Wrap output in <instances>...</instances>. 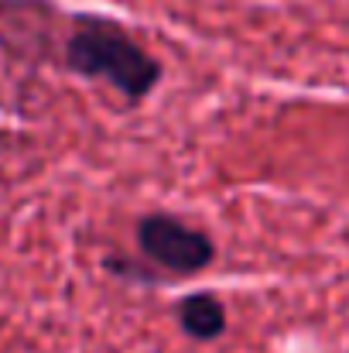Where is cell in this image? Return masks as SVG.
Here are the masks:
<instances>
[{
    "mask_svg": "<svg viewBox=\"0 0 349 353\" xmlns=\"http://www.w3.org/2000/svg\"><path fill=\"white\" fill-rule=\"evenodd\" d=\"M175 319L182 326V333L189 340H199V343H213L226 333L230 326V312L223 305V299L216 292H192L185 295L178 305H175Z\"/></svg>",
    "mask_w": 349,
    "mask_h": 353,
    "instance_id": "cell-3",
    "label": "cell"
},
{
    "mask_svg": "<svg viewBox=\"0 0 349 353\" xmlns=\"http://www.w3.org/2000/svg\"><path fill=\"white\" fill-rule=\"evenodd\" d=\"M62 62L72 76L114 86L130 107L144 103L165 76L161 62L127 28L100 14H79L72 21Z\"/></svg>",
    "mask_w": 349,
    "mask_h": 353,
    "instance_id": "cell-1",
    "label": "cell"
},
{
    "mask_svg": "<svg viewBox=\"0 0 349 353\" xmlns=\"http://www.w3.org/2000/svg\"><path fill=\"white\" fill-rule=\"evenodd\" d=\"M137 247L154 271L189 278L216 261V240L168 213H147L137 223Z\"/></svg>",
    "mask_w": 349,
    "mask_h": 353,
    "instance_id": "cell-2",
    "label": "cell"
}]
</instances>
